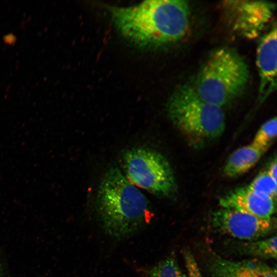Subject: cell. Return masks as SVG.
Here are the masks:
<instances>
[{"label":"cell","instance_id":"obj_1","mask_svg":"<svg viewBox=\"0 0 277 277\" xmlns=\"http://www.w3.org/2000/svg\"><path fill=\"white\" fill-rule=\"evenodd\" d=\"M121 35L142 48H154L182 39L190 27L189 4L182 0H150L132 6L110 7Z\"/></svg>","mask_w":277,"mask_h":277},{"label":"cell","instance_id":"obj_2","mask_svg":"<svg viewBox=\"0 0 277 277\" xmlns=\"http://www.w3.org/2000/svg\"><path fill=\"white\" fill-rule=\"evenodd\" d=\"M96 210L103 229L116 240L129 236L150 221L149 201L117 167L109 168L97 192Z\"/></svg>","mask_w":277,"mask_h":277},{"label":"cell","instance_id":"obj_3","mask_svg":"<svg viewBox=\"0 0 277 277\" xmlns=\"http://www.w3.org/2000/svg\"><path fill=\"white\" fill-rule=\"evenodd\" d=\"M249 78L243 58L236 50L223 47L210 55L193 87L202 100L222 108L242 93Z\"/></svg>","mask_w":277,"mask_h":277},{"label":"cell","instance_id":"obj_4","mask_svg":"<svg viewBox=\"0 0 277 277\" xmlns=\"http://www.w3.org/2000/svg\"><path fill=\"white\" fill-rule=\"evenodd\" d=\"M167 114L174 126L188 137L197 141L219 137L225 128L222 108L202 100L188 84L179 86L167 104Z\"/></svg>","mask_w":277,"mask_h":277},{"label":"cell","instance_id":"obj_5","mask_svg":"<svg viewBox=\"0 0 277 277\" xmlns=\"http://www.w3.org/2000/svg\"><path fill=\"white\" fill-rule=\"evenodd\" d=\"M125 176L138 188L161 197L172 195L176 189L174 175L166 159L160 153L143 148H133L123 156Z\"/></svg>","mask_w":277,"mask_h":277},{"label":"cell","instance_id":"obj_6","mask_svg":"<svg viewBox=\"0 0 277 277\" xmlns=\"http://www.w3.org/2000/svg\"><path fill=\"white\" fill-rule=\"evenodd\" d=\"M221 8L226 22L234 32L253 39L261 35L269 23L275 5L264 1H225Z\"/></svg>","mask_w":277,"mask_h":277},{"label":"cell","instance_id":"obj_7","mask_svg":"<svg viewBox=\"0 0 277 277\" xmlns=\"http://www.w3.org/2000/svg\"><path fill=\"white\" fill-rule=\"evenodd\" d=\"M211 223L216 231L240 241L265 238L276 228V221L273 218L262 219L239 210L223 207L212 214Z\"/></svg>","mask_w":277,"mask_h":277},{"label":"cell","instance_id":"obj_8","mask_svg":"<svg viewBox=\"0 0 277 277\" xmlns=\"http://www.w3.org/2000/svg\"><path fill=\"white\" fill-rule=\"evenodd\" d=\"M260 77L259 98L264 101L276 89V27L274 26L261 38L256 51Z\"/></svg>","mask_w":277,"mask_h":277},{"label":"cell","instance_id":"obj_9","mask_svg":"<svg viewBox=\"0 0 277 277\" xmlns=\"http://www.w3.org/2000/svg\"><path fill=\"white\" fill-rule=\"evenodd\" d=\"M220 204L223 208L235 209L265 220L272 219L275 211V200L248 186L230 192L220 199Z\"/></svg>","mask_w":277,"mask_h":277},{"label":"cell","instance_id":"obj_10","mask_svg":"<svg viewBox=\"0 0 277 277\" xmlns=\"http://www.w3.org/2000/svg\"><path fill=\"white\" fill-rule=\"evenodd\" d=\"M208 270L211 277H276L275 267L256 259L232 261L214 255Z\"/></svg>","mask_w":277,"mask_h":277},{"label":"cell","instance_id":"obj_11","mask_svg":"<svg viewBox=\"0 0 277 277\" xmlns=\"http://www.w3.org/2000/svg\"><path fill=\"white\" fill-rule=\"evenodd\" d=\"M228 242L229 250L240 255L260 259L276 258L275 235L254 241L232 240Z\"/></svg>","mask_w":277,"mask_h":277},{"label":"cell","instance_id":"obj_12","mask_svg":"<svg viewBox=\"0 0 277 277\" xmlns=\"http://www.w3.org/2000/svg\"><path fill=\"white\" fill-rule=\"evenodd\" d=\"M263 153L252 144L236 149L228 157L224 168V174L233 177L244 173L256 164Z\"/></svg>","mask_w":277,"mask_h":277},{"label":"cell","instance_id":"obj_13","mask_svg":"<svg viewBox=\"0 0 277 277\" xmlns=\"http://www.w3.org/2000/svg\"><path fill=\"white\" fill-rule=\"evenodd\" d=\"M276 118L275 116L268 120L261 126L251 144L264 153L275 139L276 135Z\"/></svg>","mask_w":277,"mask_h":277},{"label":"cell","instance_id":"obj_14","mask_svg":"<svg viewBox=\"0 0 277 277\" xmlns=\"http://www.w3.org/2000/svg\"><path fill=\"white\" fill-rule=\"evenodd\" d=\"M251 189L276 200V181L265 171L259 173L248 186Z\"/></svg>","mask_w":277,"mask_h":277},{"label":"cell","instance_id":"obj_15","mask_svg":"<svg viewBox=\"0 0 277 277\" xmlns=\"http://www.w3.org/2000/svg\"><path fill=\"white\" fill-rule=\"evenodd\" d=\"M149 277H187L176 261L169 258L159 262L150 271Z\"/></svg>","mask_w":277,"mask_h":277},{"label":"cell","instance_id":"obj_16","mask_svg":"<svg viewBox=\"0 0 277 277\" xmlns=\"http://www.w3.org/2000/svg\"><path fill=\"white\" fill-rule=\"evenodd\" d=\"M183 256L187 270V277H203L197 263L191 252L188 250H184Z\"/></svg>","mask_w":277,"mask_h":277},{"label":"cell","instance_id":"obj_17","mask_svg":"<svg viewBox=\"0 0 277 277\" xmlns=\"http://www.w3.org/2000/svg\"><path fill=\"white\" fill-rule=\"evenodd\" d=\"M276 160H274L271 163L269 169L267 171L269 175L275 180L276 181Z\"/></svg>","mask_w":277,"mask_h":277},{"label":"cell","instance_id":"obj_18","mask_svg":"<svg viewBox=\"0 0 277 277\" xmlns=\"http://www.w3.org/2000/svg\"><path fill=\"white\" fill-rule=\"evenodd\" d=\"M1 271H2V269H1V265H0V275H1Z\"/></svg>","mask_w":277,"mask_h":277}]
</instances>
